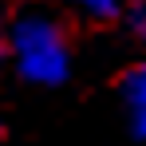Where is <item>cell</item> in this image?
Segmentation results:
<instances>
[{
	"label": "cell",
	"mask_w": 146,
	"mask_h": 146,
	"mask_svg": "<svg viewBox=\"0 0 146 146\" xmlns=\"http://www.w3.org/2000/svg\"><path fill=\"white\" fill-rule=\"evenodd\" d=\"M134 24H138V32L146 36V0H138V4H134Z\"/></svg>",
	"instance_id": "4"
},
{
	"label": "cell",
	"mask_w": 146,
	"mask_h": 146,
	"mask_svg": "<svg viewBox=\"0 0 146 146\" xmlns=\"http://www.w3.org/2000/svg\"><path fill=\"white\" fill-rule=\"evenodd\" d=\"M8 51L16 59V71L28 83H44L55 87L71 71V44L59 20H51L48 12H24L12 32H8Z\"/></svg>",
	"instance_id": "1"
},
{
	"label": "cell",
	"mask_w": 146,
	"mask_h": 146,
	"mask_svg": "<svg viewBox=\"0 0 146 146\" xmlns=\"http://www.w3.org/2000/svg\"><path fill=\"white\" fill-rule=\"evenodd\" d=\"M75 8H83V12H91L99 20H107V16H115L119 12V0H71Z\"/></svg>",
	"instance_id": "3"
},
{
	"label": "cell",
	"mask_w": 146,
	"mask_h": 146,
	"mask_svg": "<svg viewBox=\"0 0 146 146\" xmlns=\"http://www.w3.org/2000/svg\"><path fill=\"white\" fill-rule=\"evenodd\" d=\"M4 51H8V36L0 32V59H4Z\"/></svg>",
	"instance_id": "5"
},
{
	"label": "cell",
	"mask_w": 146,
	"mask_h": 146,
	"mask_svg": "<svg viewBox=\"0 0 146 146\" xmlns=\"http://www.w3.org/2000/svg\"><path fill=\"white\" fill-rule=\"evenodd\" d=\"M122 99L130 107V130H134V138L146 142V63H138V67H130L122 75Z\"/></svg>",
	"instance_id": "2"
}]
</instances>
